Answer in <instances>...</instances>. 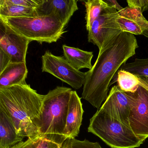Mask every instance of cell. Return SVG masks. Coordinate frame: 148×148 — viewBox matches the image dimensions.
<instances>
[{
    "label": "cell",
    "mask_w": 148,
    "mask_h": 148,
    "mask_svg": "<svg viewBox=\"0 0 148 148\" xmlns=\"http://www.w3.org/2000/svg\"><path fill=\"white\" fill-rule=\"evenodd\" d=\"M138 47L135 35L123 32L101 52L92 68L86 72L82 98L99 110L108 96L111 81Z\"/></svg>",
    "instance_id": "1"
},
{
    "label": "cell",
    "mask_w": 148,
    "mask_h": 148,
    "mask_svg": "<svg viewBox=\"0 0 148 148\" xmlns=\"http://www.w3.org/2000/svg\"><path fill=\"white\" fill-rule=\"evenodd\" d=\"M44 97L27 84L0 89V103L8 112L17 134L22 138L39 136Z\"/></svg>",
    "instance_id": "2"
},
{
    "label": "cell",
    "mask_w": 148,
    "mask_h": 148,
    "mask_svg": "<svg viewBox=\"0 0 148 148\" xmlns=\"http://www.w3.org/2000/svg\"><path fill=\"white\" fill-rule=\"evenodd\" d=\"M72 91L71 88L57 86L45 95L42 103L38 126L39 136L60 147L66 139L63 132Z\"/></svg>",
    "instance_id": "3"
},
{
    "label": "cell",
    "mask_w": 148,
    "mask_h": 148,
    "mask_svg": "<svg viewBox=\"0 0 148 148\" xmlns=\"http://www.w3.org/2000/svg\"><path fill=\"white\" fill-rule=\"evenodd\" d=\"M0 19L31 42L36 41L41 44L55 43L66 32L65 26L60 21L49 15Z\"/></svg>",
    "instance_id": "4"
},
{
    "label": "cell",
    "mask_w": 148,
    "mask_h": 148,
    "mask_svg": "<svg viewBox=\"0 0 148 148\" xmlns=\"http://www.w3.org/2000/svg\"><path fill=\"white\" fill-rule=\"evenodd\" d=\"M88 132L112 148H137L145 141L136 136L131 128L100 109L90 119Z\"/></svg>",
    "instance_id": "5"
},
{
    "label": "cell",
    "mask_w": 148,
    "mask_h": 148,
    "mask_svg": "<svg viewBox=\"0 0 148 148\" xmlns=\"http://www.w3.org/2000/svg\"><path fill=\"white\" fill-rule=\"evenodd\" d=\"M118 16V11L109 5L102 11L88 31V42L97 46L99 52L114 43L123 32L117 22Z\"/></svg>",
    "instance_id": "6"
},
{
    "label": "cell",
    "mask_w": 148,
    "mask_h": 148,
    "mask_svg": "<svg viewBox=\"0 0 148 148\" xmlns=\"http://www.w3.org/2000/svg\"><path fill=\"white\" fill-rule=\"evenodd\" d=\"M41 59L42 72L51 74L77 90L80 89L84 84L86 72L76 70L64 56H55L47 51Z\"/></svg>",
    "instance_id": "7"
},
{
    "label": "cell",
    "mask_w": 148,
    "mask_h": 148,
    "mask_svg": "<svg viewBox=\"0 0 148 148\" xmlns=\"http://www.w3.org/2000/svg\"><path fill=\"white\" fill-rule=\"evenodd\" d=\"M126 92L130 99L131 129L136 136L145 140L148 138V90L140 85L135 92Z\"/></svg>",
    "instance_id": "8"
},
{
    "label": "cell",
    "mask_w": 148,
    "mask_h": 148,
    "mask_svg": "<svg viewBox=\"0 0 148 148\" xmlns=\"http://www.w3.org/2000/svg\"><path fill=\"white\" fill-rule=\"evenodd\" d=\"M30 42L0 19V49L9 57L11 63H26Z\"/></svg>",
    "instance_id": "9"
},
{
    "label": "cell",
    "mask_w": 148,
    "mask_h": 148,
    "mask_svg": "<svg viewBox=\"0 0 148 148\" xmlns=\"http://www.w3.org/2000/svg\"><path fill=\"white\" fill-rule=\"evenodd\" d=\"M130 104V99L127 93L115 85L111 89L107 99L99 109L131 128L129 119Z\"/></svg>",
    "instance_id": "10"
},
{
    "label": "cell",
    "mask_w": 148,
    "mask_h": 148,
    "mask_svg": "<svg viewBox=\"0 0 148 148\" xmlns=\"http://www.w3.org/2000/svg\"><path fill=\"white\" fill-rule=\"evenodd\" d=\"M78 10L76 0H41L36 8L38 15H49L58 19L65 26Z\"/></svg>",
    "instance_id": "11"
},
{
    "label": "cell",
    "mask_w": 148,
    "mask_h": 148,
    "mask_svg": "<svg viewBox=\"0 0 148 148\" xmlns=\"http://www.w3.org/2000/svg\"><path fill=\"white\" fill-rule=\"evenodd\" d=\"M84 112L81 98L76 91L72 90L69 101L66 124L63 132L66 139L75 138L77 136Z\"/></svg>",
    "instance_id": "12"
},
{
    "label": "cell",
    "mask_w": 148,
    "mask_h": 148,
    "mask_svg": "<svg viewBox=\"0 0 148 148\" xmlns=\"http://www.w3.org/2000/svg\"><path fill=\"white\" fill-rule=\"evenodd\" d=\"M23 138L17 134L6 109L0 103V148H11Z\"/></svg>",
    "instance_id": "13"
},
{
    "label": "cell",
    "mask_w": 148,
    "mask_h": 148,
    "mask_svg": "<svg viewBox=\"0 0 148 148\" xmlns=\"http://www.w3.org/2000/svg\"><path fill=\"white\" fill-rule=\"evenodd\" d=\"M28 70L26 63H12L0 73V89L26 85Z\"/></svg>",
    "instance_id": "14"
},
{
    "label": "cell",
    "mask_w": 148,
    "mask_h": 148,
    "mask_svg": "<svg viewBox=\"0 0 148 148\" xmlns=\"http://www.w3.org/2000/svg\"><path fill=\"white\" fill-rule=\"evenodd\" d=\"M62 48L64 57L76 70L80 71L83 68H87L89 70L92 68L91 61L93 56L92 52L83 51L66 45H63Z\"/></svg>",
    "instance_id": "15"
},
{
    "label": "cell",
    "mask_w": 148,
    "mask_h": 148,
    "mask_svg": "<svg viewBox=\"0 0 148 148\" xmlns=\"http://www.w3.org/2000/svg\"><path fill=\"white\" fill-rule=\"evenodd\" d=\"M36 9L6 3L0 0V18H26L38 16Z\"/></svg>",
    "instance_id": "16"
},
{
    "label": "cell",
    "mask_w": 148,
    "mask_h": 148,
    "mask_svg": "<svg viewBox=\"0 0 148 148\" xmlns=\"http://www.w3.org/2000/svg\"><path fill=\"white\" fill-rule=\"evenodd\" d=\"M84 3L86 8V27L88 32L94 21L109 5L103 0L84 1Z\"/></svg>",
    "instance_id": "17"
},
{
    "label": "cell",
    "mask_w": 148,
    "mask_h": 148,
    "mask_svg": "<svg viewBox=\"0 0 148 148\" xmlns=\"http://www.w3.org/2000/svg\"><path fill=\"white\" fill-rule=\"evenodd\" d=\"M117 73V85L120 90L124 92L136 91L140 86L138 77L125 70H119Z\"/></svg>",
    "instance_id": "18"
},
{
    "label": "cell",
    "mask_w": 148,
    "mask_h": 148,
    "mask_svg": "<svg viewBox=\"0 0 148 148\" xmlns=\"http://www.w3.org/2000/svg\"><path fill=\"white\" fill-rule=\"evenodd\" d=\"M120 70H125L141 77H148V58H136L134 61L126 63Z\"/></svg>",
    "instance_id": "19"
},
{
    "label": "cell",
    "mask_w": 148,
    "mask_h": 148,
    "mask_svg": "<svg viewBox=\"0 0 148 148\" xmlns=\"http://www.w3.org/2000/svg\"><path fill=\"white\" fill-rule=\"evenodd\" d=\"M58 145L39 136L28 138L25 142H20L11 148H59Z\"/></svg>",
    "instance_id": "20"
},
{
    "label": "cell",
    "mask_w": 148,
    "mask_h": 148,
    "mask_svg": "<svg viewBox=\"0 0 148 148\" xmlns=\"http://www.w3.org/2000/svg\"><path fill=\"white\" fill-rule=\"evenodd\" d=\"M124 8L139 27L142 35L148 38V21L144 17L143 13L139 9L130 8L128 6Z\"/></svg>",
    "instance_id": "21"
},
{
    "label": "cell",
    "mask_w": 148,
    "mask_h": 148,
    "mask_svg": "<svg viewBox=\"0 0 148 148\" xmlns=\"http://www.w3.org/2000/svg\"><path fill=\"white\" fill-rule=\"evenodd\" d=\"M60 148H103L97 142L92 143L87 139L80 141L75 138H67Z\"/></svg>",
    "instance_id": "22"
},
{
    "label": "cell",
    "mask_w": 148,
    "mask_h": 148,
    "mask_svg": "<svg viewBox=\"0 0 148 148\" xmlns=\"http://www.w3.org/2000/svg\"><path fill=\"white\" fill-rule=\"evenodd\" d=\"M4 1L8 4L34 9L38 8L41 2V0H4Z\"/></svg>",
    "instance_id": "23"
},
{
    "label": "cell",
    "mask_w": 148,
    "mask_h": 148,
    "mask_svg": "<svg viewBox=\"0 0 148 148\" xmlns=\"http://www.w3.org/2000/svg\"><path fill=\"white\" fill-rule=\"evenodd\" d=\"M128 7L138 9L142 13L148 11V0H127Z\"/></svg>",
    "instance_id": "24"
},
{
    "label": "cell",
    "mask_w": 148,
    "mask_h": 148,
    "mask_svg": "<svg viewBox=\"0 0 148 148\" xmlns=\"http://www.w3.org/2000/svg\"><path fill=\"white\" fill-rule=\"evenodd\" d=\"M11 63H12L9 57L0 49V73Z\"/></svg>",
    "instance_id": "25"
},
{
    "label": "cell",
    "mask_w": 148,
    "mask_h": 148,
    "mask_svg": "<svg viewBox=\"0 0 148 148\" xmlns=\"http://www.w3.org/2000/svg\"><path fill=\"white\" fill-rule=\"evenodd\" d=\"M105 1L109 5L115 8L118 12H120L123 9L122 6L118 3L117 1L115 0H105Z\"/></svg>",
    "instance_id": "26"
},
{
    "label": "cell",
    "mask_w": 148,
    "mask_h": 148,
    "mask_svg": "<svg viewBox=\"0 0 148 148\" xmlns=\"http://www.w3.org/2000/svg\"><path fill=\"white\" fill-rule=\"evenodd\" d=\"M138 78L140 82V85L148 90V77H138Z\"/></svg>",
    "instance_id": "27"
},
{
    "label": "cell",
    "mask_w": 148,
    "mask_h": 148,
    "mask_svg": "<svg viewBox=\"0 0 148 148\" xmlns=\"http://www.w3.org/2000/svg\"></svg>",
    "instance_id": "28"
}]
</instances>
